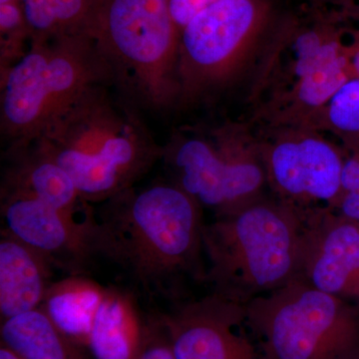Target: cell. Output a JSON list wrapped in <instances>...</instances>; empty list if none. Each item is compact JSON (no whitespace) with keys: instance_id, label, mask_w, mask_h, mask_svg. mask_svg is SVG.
I'll use <instances>...</instances> for the list:
<instances>
[{"instance_id":"29","label":"cell","mask_w":359,"mask_h":359,"mask_svg":"<svg viewBox=\"0 0 359 359\" xmlns=\"http://www.w3.org/2000/svg\"><path fill=\"white\" fill-rule=\"evenodd\" d=\"M356 359H359V356H358V358H356Z\"/></svg>"},{"instance_id":"22","label":"cell","mask_w":359,"mask_h":359,"mask_svg":"<svg viewBox=\"0 0 359 359\" xmlns=\"http://www.w3.org/2000/svg\"><path fill=\"white\" fill-rule=\"evenodd\" d=\"M330 209L359 222V155H347L339 195Z\"/></svg>"},{"instance_id":"5","label":"cell","mask_w":359,"mask_h":359,"mask_svg":"<svg viewBox=\"0 0 359 359\" xmlns=\"http://www.w3.org/2000/svg\"><path fill=\"white\" fill-rule=\"evenodd\" d=\"M90 36L127 100L162 111L179 102V29L168 0H103Z\"/></svg>"},{"instance_id":"27","label":"cell","mask_w":359,"mask_h":359,"mask_svg":"<svg viewBox=\"0 0 359 359\" xmlns=\"http://www.w3.org/2000/svg\"><path fill=\"white\" fill-rule=\"evenodd\" d=\"M0 359H21L18 358L13 351H9L6 346L0 347Z\"/></svg>"},{"instance_id":"25","label":"cell","mask_w":359,"mask_h":359,"mask_svg":"<svg viewBox=\"0 0 359 359\" xmlns=\"http://www.w3.org/2000/svg\"><path fill=\"white\" fill-rule=\"evenodd\" d=\"M332 8V15L340 21L359 23V0H325Z\"/></svg>"},{"instance_id":"15","label":"cell","mask_w":359,"mask_h":359,"mask_svg":"<svg viewBox=\"0 0 359 359\" xmlns=\"http://www.w3.org/2000/svg\"><path fill=\"white\" fill-rule=\"evenodd\" d=\"M52 266L44 257L1 231L0 316L1 321L39 308L52 283Z\"/></svg>"},{"instance_id":"8","label":"cell","mask_w":359,"mask_h":359,"mask_svg":"<svg viewBox=\"0 0 359 359\" xmlns=\"http://www.w3.org/2000/svg\"><path fill=\"white\" fill-rule=\"evenodd\" d=\"M268 0H221L179 35V102L195 103L233 83L257 55L271 26Z\"/></svg>"},{"instance_id":"28","label":"cell","mask_w":359,"mask_h":359,"mask_svg":"<svg viewBox=\"0 0 359 359\" xmlns=\"http://www.w3.org/2000/svg\"><path fill=\"white\" fill-rule=\"evenodd\" d=\"M15 1H20V0H0V4H11Z\"/></svg>"},{"instance_id":"12","label":"cell","mask_w":359,"mask_h":359,"mask_svg":"<svg viewBox=\"0 0 359 359\" xmlns=\"http://www.w3.org/2000/svg\"><path fill=\"white\" fill-rule=\"evenodd\" d=\"M160 316L177 359H263L248 334L244 306L211 292L172 302Z\"/></svg>"},{"instance_id":"24","label":"cell","mask_w":359,"mask_h":359,"mask_svg":"<svg viewBox=\"0 0 359 359\" xmlns=\"http://www.w3.org/2000/svg\"><path fill=\"white\" fill-rule=\"evenodd\" d=\"M221 0H168L179 32L194 16Z\"/></svg>"},{"instance_id":"2","label":"cell","mask_w":359,"mask_h":359,"mask_svg":"<svg viewBox=\"0 0 359 359\" xmlns=\"http://www.w3.org/2000/svg\"><path fill=\"white\" fill-rule=\"evenodd\" d=\"M97 84L37 138L67 172L85 202L103 203L135 187L162 159L134 104Z\"/></svg>"},{"instance_id":"21","label":"cell","mask_w":359,"mask_h":359,"mask_svg":"<svg viewBox=\"0 0 359 359\" xmlns=\"http://www.w3.org/2000/svg\"><path fill=\"white\" fill-rule=\"evenodd\" d=\"M32 29L20 1L0 4V76L25 57Z\"/></svg>"},{"instance_id":"17","label":"cell","mask_w":359,"mask_h":359,"mask_svg":"<svg viewBox=\"0 0 359 359\" xmlns=\"http://www.w3.org/2000/svg\"><path fill=\"white\" fill-rule=\"evenodd\" d=\"M1 346L21 359H93L37 308L1 321Z\"/></svg>"},{"instance_id":"4","label":"cell","mask_w":359,"mask_h":359,"mask_svg":"<svg viewBox=\"0 0 359 359\" xmlns=\"http://www.w3.org/2000/svg\"><path fill=\"white\" fill-rule=\"evenodd\" d=\"M97 84L113 86V75L90 35L32 42L25 57L0 76L6 147L36 140Z\"/></svg>"},{"instance_id":"10","label":"cell","mask_w":359,"mask_h":359,"mask_svg":"<svg viewBox=\"0 0 359 359\" xmlns=\"http://www.w3.org/2000/svg\"><path fill=\"white\" fill-rule=\"evenodd\" d=\"M259 141L266 182L278 199L302 209L332 207L347 157L341 146L304 126L269 128Z\"/></svg>"},{"instance_id":"19","label":"cell","mask_w":359,"mask_h":359,"mask_svg":"<svg viewBox=\"0 0 359 359\" xmlns=\"http://www.w3.org/2000/svg\"><path fill=\"white\" fill-rule=\"evenodd\" d=\"M32 42L90 34L103 0H20Z\"/></svg>"},{"instance_id":"1","label":"cell","mask_w":359,"mask_h":359,"mask_svg":"<svg viewBox=\"0 0 359 359\" xmlns=\"http://www.w3.org/2000/svg\"><path fill=\"white\" fill-rule=\"evenodd\" d=\"M100 257L143 294L171 302L205 283L203 208L172 181L132 187L95 211Z\"/></svg>"},{"instance_id":"11","label":"cell","mask_w":359,"mask_h":359,"mask_svg":"<svg viewBox=\"0 0 359 359\" xmlns=\"http://www.w3.org/2000/svg\"><path fill=\"white\" fill-rule=\"evenodd\" d=\"M2 229L35 250L52 268L86 276L97 257L95 210L87 218L70 216L32 196L0 192Z\"/></svg>"},{"instance_id":"13","label":"cell","mask_w":359,"mask_h":359,"mask_svg":"<svg viewBox=\"0 0 359 359\" xmlns=\"http://www.w3.org/2000/svg\"><path fill=\"white\" fill-rule=\"evenodd\" d=\"M299 278L359 308V222L311 209Z\"/></svg>"},{"instance_id":"6","label":"cell","mask_w":359,"mask_h":359,"mask_svg":"<svg viewBox=\"0 0 359 359\" xmlns=\"http://www.w3.org/2000/svg\"><path fill=\"white\" fill-rule=\"evenodd\" d=\"M245 323L263 359H356L359 308L295 278L248 302Z\"/></svg>"},{"instance_id":"3","label":"cell","mask_w":359,"mask_h":359,"mask_svg":"<svg viewBox=\"0 0 359 359\" xmlns=\"http://www.w3.org/2000/svg\"><path fill=\"white\" fill-rule=\"evenodd\" d=\"M311 209L263 195L205 223L210 292L245 306L299 278Z\"/></svg>"},{"instance_id":"26","label":"cell","mask_w":359,"mask_h":359,"mask_svg":"<svg viewBox=\"0 0 359 359\" xmlns=\"http://www.w3.org/2000/svg\"><path fill=\"white\" fill-rule=\"evenodd\" d=\"M346 45L353 77L359 78V28H346Z\"/></svg>"},{"instance_id":"23","label":"cell","mask_w":359,"mask_h":359,"mask_svg":"<svg viewBox=\"0 0 359 359\" xmlns=\"http://www.w3.org/2000/svg\"><path fill=\"white\" fill-rule=\"evenodd\" d=\"M137 359H177L160 314L144 323L143 339Z\"/></svg>"},{"instance_id":"18","label":"cell","mask_w":359,"mask_h":359,"mask_svg":"<svg viewBox=\"0 0 359 359\" xmlns=\"http://www.w3.org/2000/svg\"><path fill=\"white\" fill-rule=\"evenodd\" d=\"M105 290L86 276H68L51 283L39 308L66 337L87 348Z\"/></svg>"},{"instance_id":"16","label":"cell","mask_w":359,"mask_h":359,"mask_svg":"<svg viewBox=\"0 0 359 359\" xmlns=\"http://www.w3.org/2000/svg\"><path fill=\"white\" fill-rule=\"evenodd\" d=\"M144 323L131 295L106 287L97 311L87 349L93 359H137Z\"/></svg>"},{"instance_id":"14","label":"cell","mask_w":359,"mask_h":359,"mask_svg":"<svg viewBox=\"0 0 359 359\" xmlns=\"http://www.w3.org/2000/svg\"><path fill=\"white\" fill-rule=\"evenodd\" d=\"M2 162L0 192L26 194L80 219L94 212L80 197L67 172L36 142L6 147Z\"/></svg>"},{"instance_id":"7","label":"cell","mask_w":359,"mask_h":359,"mask_svg":"<svg viewBox=\"0 0 359 359\" xmlns=\"http://www.w3.org/2000/svg\"><path fill=\"white\" fill-rule=\"evenodd\" d=\"M161 161L170 181L215 215L257 199L268 184L259 141L230 122L208 131H175L163 146Z\"/></svg>"},{"instance_id":"20","label":"cell","mask_w":359,"mask_h":359,"mask_svg":"<svg viewBox=\"0 0 359 359\" xmlns=\"http://www.w3.org/2000/svg\"><path fill=\"white\" fill-rule=\"evenodd\" d=\"M302 126L334 136L347 155H359V78H351Z\"/></svg>"},{"instance_id":"9","label":"cell","mask_w":359,"mask_h":359,"mask_svg":"<svg viewBox=\"0 0 359 359\" xmlns=\"http://www.w3.org/2000/svg\"><path fill=\"white\" fill-rule=\"evenodd\" d=\"M330 14L280 39L285 63L266 65L259 91L268 92L257 110L269 128L301 126L353 77L346 29Z\"/></svg>"}]
</instances>
